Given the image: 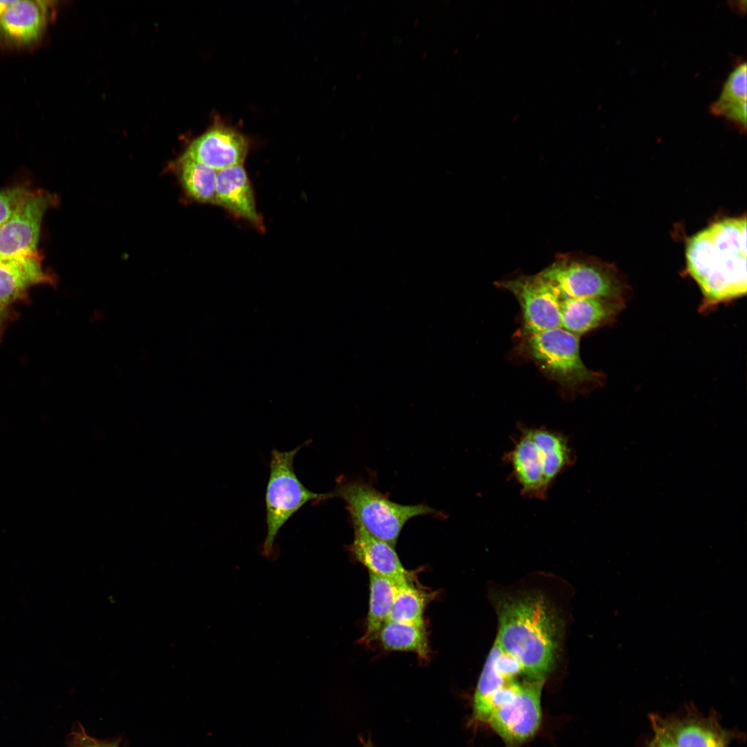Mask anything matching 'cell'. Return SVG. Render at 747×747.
I'll return each instance as SVG.
<instances>
[{"label":"cell","mask_w":747,"mask_h":747,"mask_svg":"<svg viewBox=\"0 0 747 747\" xmlns=\"http://www.w3.org/2000/svg\"><path fill=\"white\" fill-rule=\"evenodd\" d=\"M746 238L744 216L713 223L688 242L687 270L703 295L700 311L746 293Z\"/></svg>","instance_id":"obj_1"},{"label":"cell","mask_w":747,"mask_h":747,"mask_svg":"<svg viewBox=\"0 0 747 747\" xmlns=\"http://www.w3.org/2000/svg\"><path fill=\"white\" fill-rule=\"evenodd\" d=\"M496 638L502 649L522 665L524 675L545 680L555 663L562 636L561 619L540 592L498 597Z\"/></svg>","instance_id":"obj_2"},{"label":"cell","mask_w":747,"mask_h":747,"mask_svg":"<svg viewBox=\"0 0 747 747\" xmlns=\"http://www.w3.org/2000/svg\"><path fill=\"white\" fill-rule=\"evenodd\" d=\"M561 300L609 298L626 301L629 288L613 264L582 253L557 255L538 273Z\"/></svg>","instance_id":"obj_3"},{"label":"cell","mask_w":747,"mask_h":747,"mask_svg":"<svg viewBox=\"0 0 747 747\" xmlns=\"http://www.w3.org/2000/svg\"><path fill=\"white\" fill-rule=\"evenodd\" d=\"M579 338L562 327L522 333L517 349L561 387L575 391L603 381L602 374L584 364Z\"/></svg>","instance_id":"obj_4"},{"label":"cell","mask_w":747,"mask_h":747,"mask_svg":"<svg viewBox=\"0 0 747 747\" xmlns=\"http://www.w3.org/2000/svg\"><path fill=\"white\" fill-rule=\"evenodd\" d=\"M309 443L306 441L289 451L272 450L265 495L266 535L261 546V555L267 559L277 558L276 537L297 511L308 502L333 497L331 492L319 494L308 489L295 472V455Z\"/></svg>","instance_id":"obj_5"},{"label":"cell","mask_w":747,"mask_h":747,"mask_svg":"<svg viewBox=\"0 0 747 747\" xmlns=\"http://www.w3.org/2000/svg\"><path fill=\"white\" fill-rule=\"evenodd\" d=\"M347 504L351 520L369 534L394 546L405 524L420 515L436 514L434 508L419 504L403 505L391 501L370 484L362 481L340 483L331 492Z\"/></svg>","instance_id":"obj_6"},{"label":"cell","mask_w":747,"mask_h":747,"mask_svg":"<svg viewBox=\"0 0 747 747\" xmlns=\"http://www.w3.org/2000/svg\"><path fill=\"white\" fill-rule=\"evenodd\" d=\"M544 681L526 679L520 691L494 710L486 720L485 723L502 739L506 747H520L540 728Z\"/></svg>","instance_id":"obj_7"},{"label":"cell","mask_w":747,"mask_h":747,"mask_svg":"<svg viewBox=\"0 0 747 747\" xmlns=\"http://www.w3.org/2000/svg\"><path fill=\"white\" fill-rule=\"evenodd\" d=\"M510 293L522 312V333H532L561 327V299L539 275H519L495 282Z\"/></svg>","instance_id":"obj_8"},{"label":"cell","mask_w":747,"mask_h":747,"mask_svg":"<svg viewBox=\"0 0 747 747\" xmlns=\"http://www.w3.org/2000/svg\"><path fill=\"white\" fill-rule=\"evenodd\" d=\"M55 201V196L43 190L30 192L13 215L0 227V259L38 252L43 217Z\"/></svg>","instance_id":"obj_9"},{"label":"cell","mask_w":747,"mask_h":747,"mask_svg":"<svg viewBox=\"0 0 747 747\" xmlns=\"http://www.w3.org/2000/svg\"><path fill=\"white\" fill-rule=\"evenodd\" d=\"M513 440V448L504 456L520 486V492L529 498L544 499L552 485L548 452L534 439L527 427L520 425Z\"/></svg>","instance_id":"obj_10"},{"label":"cell","mask_w":747,"mask_h":747,"mask_svg":"<svg viewBox=\"0 0 747 747\" xmlns=\"http://www.w3.org/2000/svg\"><path fill=\"white\" fill-rule=\"evenodd\" d=\"M249 145L243 133L219 123L193 140L183 155L218 172L243 165Z\"/></svg>","instance_id":"obj_11"},{"label":"cell","mask_w":747,"mask_h":747,"mask_svg":"<svg viewBox=\"0 0 747 747\" xmlns=\"http://www.w3.org/2000/svg\"><path fill=\"white\" fill-rule=\"evenodd\" d=\"M650 718L663 728L676 747H728L737 736L723 728L713 715L692 713L663 717L653 714Z\"/></svg>","instance_id":"obj_12"},{"label":"cell","mask_w":747,"mask_h":747,"mask_svg":"<svg viewBox=\"0 0 747 747\" xmlns=\"http://www.w3.org/2000/svg\"><path fill=\"white\" fill-rule=\"evenodd\" d=\"M50 1L17 0L0 17V43L20 49L42 38L46 29Z\"/></svg>","instance_id":"obj_13"},{"label":"cell","mask_w":747,"mask_h":747,"mask_svg":"<svg viewBox=\"0 0 747 747\" xmlns=\"http://www.w3.org/2000/svg\"><path fill=\"white\" fill-rule=\"evenodd\" d=\"M55 283L54 275L43 268L39 252L0 259V305L12 307L15 303L28 297V290L32 286Z\"/></svg>","instance_id":"obj_14"},{"label":"cell","mask_w":747,"mask_h":747,"mask_svg":"<svg viewBox=\"0 0 747 747\" xmlns=\"http://www.w3.org/2000/svg\"><path fill=\"white\" fill-rule=\"evenodd\" d=\"M353 540L349 546L353 557L373 574L397 582L412 581L413 575L403 565L394 546L369 534L351 520Z\"/></svg>","instance_id":"obj_15"},{"label":"cell","mask_w":747,"mask_h":747,"mask_svg":"<svg viewBox=\"0 0 747 747\" xmlns=\"http://www.w3.org/2000/svg\"><path fill=\"white\" fill-rule=\"evenodd\" d=\"M625 301L609 298L566 299L560 303L561 327L578 335L612 323Z\"/></svg>","instance_id":"obj_16"},{"label":"cell","mask_w":747,"mask_h":747,"mask_svg":"<svg viewBox=\"0 0 747 747\" xmlns=\"http://www.w3.org/2000/svg\"><path fill=\"white\" fill-rule=\"evenodd\" d=\"M215 204L249 221L255 227L259 229L263 227L253 190L243 165L217 172Z\"/></svg>","instance_id":"obj_17"},{"label":"cell","mask_w":747,"mask_h":747,"mask_svg":"<svg viewBox=\"0 0 747 747\" xmlns=\"http://www.w3.org/2000/svg\"><path fill=\"white\" fill-rule=\"evenodd\" d=\"M746 63L737 65L728 76L719 98L710 106L714 116L733 122L741 132L746 129Z\"/></svg>","instance_id":"obj_18"},{"label":"cell","mask_w":747,"mask_h":747,"mask_svg":"<svg viewBox=\"0 0 747 747\" xmlns=\"http://www.w3.org/2000/svg\"><path fill=\"white\" fill-rule=\"evenodd\" d=\"M400 582L369 573V610L362 642L370 643L378 638L388 620Z\"/></svg>","instance_id":"obj_19"},{"label":"cell","mask_w":747,"mask_h":747,"mask_svg":"<svg viewBox=\"0 0 747 747\" xmlns=\"http://www.w3.org/2000/svg\"><path fill=\"white\" fill-rule=\"evenodd\" d=\"M378 638L386 650L412 652L422 660L429 658L425 624L387 620L381 627Z\"/></svg>","instance_id":"obj_20"},{"label":"cell","mask_w":747,"mask_h":747,"mask_svg":"<svg viewBox=\"0 0 747 747\" xmlns=\"http://www.w3.org/2000/svg\"><path fill=\"white\" fill-rule=\"evenodd\" d=\"M178 166L181 182L187 194L196 201L215 203L217 171L184 155Z\"/></svg>","instance_id":"obj_21"},{"label":"cell","mask_w":747,"mask_h":747,"mask_svg":"<svg viewBox=\"0 0 747 747\" xmlns=\"http://www.w3.org/2000/svg\"><path fill=\"white\" fill-rule=\"evenodd\" d=\"M432 597L412 581L400 582L387 620L424 625V611Z\"/></svg>","instance_id":"obj_22"},{"label":"cell","mask_w":747,"mask_h":747,"mask_svg":"<svg viewBox=\"0 0 747 747\" xmlns=\"http://www.w3.org/2000/svg\"><path fill=\"white\" fill-rule=\"evenodd\" d=\"M30 192L24 187L0 190V227L13 215Z\"/></svg>","instance_id":"obj_23"},{"label":"cell","mask_w":747,"mask_h":747,"mask_svg":"<svg viewBox=\"0 0 747 747\" xmlns=\"http://www.w3.org/2000/svg\"><path fill=\"white\" fill-rule=\"evenodd\" d=\"M495 665L499 674L508 681L516 679L517 676L524 674L521 663L502 648L495 659Z\"/></svg>","instance_id":"obj_24"},{"label":"cell","mask_w":747,"mask_h":747,"mask_svg":"<svg viewBox=\"0 0 747 747\" xmlns=\"http://www.w3.org/2000/svg\"><path fill=\"white\" fill-rule=\"evenodd\" d=\"M649 719L652 727L653 735L646 747H676L663 728L652 718Z\"/></svg>","instance_id":"obj_25"},{"label":"cell","mask_w":747,"mask_h":747,"mask_svg":"<svg viewBox=\"0 0 747 747\" xmlns=\"http://www.w3.org/2000/svg\"><path fill=\"white\" fill-rule=\"evenodd\" d=\"M16 317V313L12 307H6L0 305V341L6 331L8 324Z\"/></svg>","instance_id":"obj_26"},{"label":"cell","mask_w":747,"mask_h":747,"mask_svg":"<svg viewBox=\"0 0 747 747\" xmlns=\"http://www.w3.org/2000/svg\"><path fill=\"white\" fill-rule=\"evenodd\" d=\"M16 1L12 0H0V17L7 11V10L15 3Z\"/></svg>","instance_id":"obj_27"},{"label":"cell","mask_w":747,"mask_h":747,"mask_svg":"<svg viewBox=\"0 0 747 747\" xmlns=\"http://www.w3.org/2000/svg\"><path fill=\"white\" fill-rule=\"evenodd\" d=\"M360 739L362 743V747H374L371 741V738L370 737H368L366 741L364 740L361 737H360Z\"/></svg>","instance_id":"obj_28"},{"label":"cell","mask_w":747,"mask_h":747,"mask_svg":"<svg viewBox=\"0 0 747 747\" xmlns=\"http://www.w3.org/2000/svg\"><path fill=\"white\" fill-rule=\"evenodd\" d=\"M91 747H104V746H91Z\"/></svg>","instance_id":"obj_29"}]
</instances>
